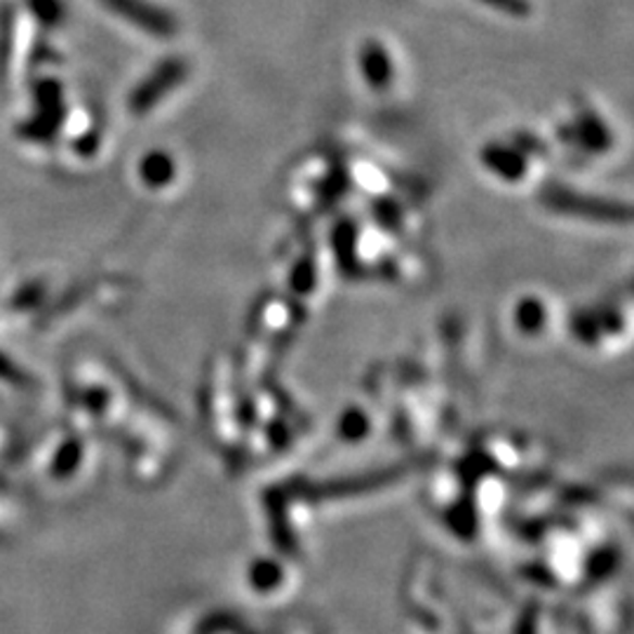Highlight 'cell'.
Masks as SVG:
<instances>
[{
    "instance_id": "obj_1",
    "label": "cell",
    "mask_w": 634,
    "mask_h": 634,
    "mask_svg": "<svg viewBox=\"0 0 634 634\" xmlns=\"http://www.w3.org/2000/svg\"><path fill=\"white\" fill-rule=\"evenodd\" d=\"M545 203L567 214H581L587 216V219H625V210H621L613 203H604V200H593V198H581L575 193H569L565 189H555L545 195Z\"/></svg>"
},
{
    "instance_id": "obj_2",
    "label": "cell",
    "mask_w": 634,
    "mask_h": 634,
    "mask_svg": "<svg viewBox=\"0 0 634 634\" xmlns=\"http://www.w3.org/2000/svg\"><path fill=\"white\" fill-rule=\"evenodd\" d=\"M482 157H484L489 167L498 172L500 177L517 179V177L524 175V161L517 153H512V151L496 149L494 147V149H489Z\"/></svg>"
},
{
    "instance_id": "obj_3",
    "label": "cell",
    "mask_w": 634,
    "mask_h": 634,
    "mask_svg": "<svg viewBox=\"0 0 634 634\" xmlns=\"http://www.w3.org/2000/svg\"><path fill=\"white\" fill-rule=\"evenodd\" d=\"M363 68H365L369 85H373V88H381V85H385L388 83V74H391V66H388L385 54L377 46H369L365 50Z\"/></svg>"
},
{
    "instance_id": "obj_4",
    "label": "cell",
    "mask_w": 634,
    "mask_h": 634,
    "mask_svg": "<svg viewBox=\"0 0 634 634\" xmlns=\"http://www.w3.org/2000/svg\"><path fill=\"white\" fill-rule=\"evenodd\" d=\"M543 320H545V310L538 301H531V299L522 301L520 308H517V327H520L522 331H529V334L538 331L543 327Z\"/></svg>"
},
{
    "instance_id": "obj_5",
    "label": "cell",
    "mask_w": 634,
    "mask_h": 634,
    "mask_svg": "<svg viewBox=\"0 0 634 634\" xmlns=\"http://www.w3.org/2000/svg\"><path fill=\"white\" fill-rule=\"evenodd\" d=\"M581 135H583V141L587 143L589 149H607L609 147V135H607V129L601 127L599 121H585L581 125Z\"/></svg>"
}]
</instances>
